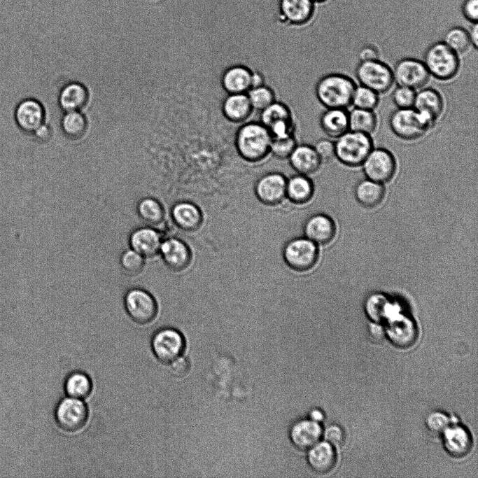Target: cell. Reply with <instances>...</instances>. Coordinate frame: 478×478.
I'll use <instances>...</instances> for the list:
<instances>
[{
    "mask_svg": "<svg viewBox=\"0 0 478 478\" xmlns=\"http://www.w3.org/2000/svg\"><path fill=\"white\" fill-rule=\"evenodd\" d=\"M119 267L125 276L135 277L145 269L146 259L134 250L128 247L120 253L118 259Z\"/></svg>",
    "mask_w": 478,
    "mask_h": 478,
    "instance_id": "cell-35",
    "label": "cell"
},
{
    "mask_svg": "<svg viewBox=\"0 0 478 478\" xmlns=\"http://www.w3.org/2000/svg\"><path fill=\"white\" fill-rule=\"evenodd\" d=\"M449 419L447 415L440 412L430 414L426 419V426L433 433H443L449 426Z\"/></svg>",
    "mask_w": 478,
    "mask_h": 478,
    "instance_id": "cell-44",
    "label": "cell"
},
{
    "mask_svg": "<svg viewBox=\"0 0 478 478\" xmlns=\"http://www.w3.org/2000/svg\"><path fill=\"white\" fill-rule=\"evenodd\" d=\"M282 15L291 24H303L311 17L314 12L312 0H281Z\"/></svg>",
    "mask_w": 478,
    "mask_h": 478,
    "instance_id": "cell-30",
    "label": "cell"
},
{
    "mask_svg": "<svg viewBox=\"0 0 478 478\" xmlns=\"http://www.w3.org/2000/svg\"><path fill=\"white\" fill-rule=\"evenodd\" d=\"M220 108L223 118L235 125L250 120L254 112L246 93L225 94L220 101Z\"/></svg>",
    "mask_w": 478,
    "mask_h": 478,
    "instance_id": "cell-20",
    "label": "cell"
},
{
    "mask_svg": "<svg viewBox=\"0 0 478 478\" xmlns=\"http://www.w3.org/2000/svg\"><path fill=\"white\" fill-rule=\"evenodd\" d=\"M325 438L331 445L339 446L344 442V432L338 426L332 425L325 430Z\"/></svg>",
    "mask_w": 478,
    "mask_h": 478,
    "instance_id": "cell-47",
    "label": "cell"
},
{
    "mask_svg": "<svg viewBox=\"0 0 478 478\" xmlns=\"http://www.w3.org/2000/svg\"><path fill=\"white\" fill-rule=\"evenodd\" d=\"M361 166L367 178L384 183L393 178L397 163L394 155L388 150L373 148Z\"/></svg>",
    "mask_w": 478,
    "mask_h": 478,
    "instance_id": "cell-10",
    "label": "cell"
},
{
    "mask_svg": "<svg viewBox=\"0 0 478 478\" xmlns=\"http://www.w3.org/2000/svg\"><path fill=\"white\" fill-rule=\"evenodd\" d=\"M182 334L171 327L158 329L151 339V349L155 358L162 363L169 364L180 356L185 349Z\"/></svg>",
    "mask_w": 478,
    "mask_h": 478,
    "instance_id": "cell-8",
    "label": "cell"
},
{
    "mask_svg": "<svg viewBox=\"0 0 478 478\" xmlns=\"http://www.w3.org/2000/svg\"><path fill=\"white\" fill-rule=\"evenodd\" d=\"M311 420L315 421H320L321 420L323 419V415L321 412L319 410H314L311 413Z\"/></svg>",
    "mask_w": 478,
    "mask_h": 478,
    "instance_id": "cell-54",
    "label": "cell"
},
{
    "mask_svg": "<svg viewBox=\"0 0 478 478\" xmlns=\"http://www.w3.org/2000/svg\"><path fill=\"white\" fill-rule=\"evenodd\" d=\"M64 388L67 396L83 400L91 393L92 382L85 372L74 371L66 377Z\"/></svg>",
    "mask_w": 478,
    "mask_h": 478,
    "instance_id": "cell-33",
    "label": "cell"
},
{
    "mask_svg": "<svg viewBox=\"0 0 478 478\" xmlns=\"http://www.w3.org/2000/svg\"><path fill=\"white\" fill-rule=\"evenodd\" d=\"M297 143V135L283 139H272L271 157L279 161L288 160Z\"/></svg>",
    "mask_w": 478,
    "mask_h": 478,
    "instance_id": "cell-42",
    "label": "cell"
},
{
    "mask_svg": "<svg viewBox=\"0 0 478 478\" xmlns=\"http://www.w3.org/2000/svg\"><path fill=\"white\" fill-rule=\"evenodd\" d=\"M169 364L171 373L176 377L185 376L190 368L188 359L181 356L172 360Z\"/></svg>",
    "mask_w": 478,
    "mask_h": 478,
    "instance_id": "cell-46",
    "label": "cell"
},
{
    "mask_svg": "<svg viewBox=\"0 0 478 478\" xmlns=\"http://www.w3.org/2000/svg\"><path fill=\"white\" fill-rule=\"evenodd\" d=\"M134 213L143 225L157 228L165 237L167 210L160 199L153 195L141 197L134 205Z\"/></svg>",
    "mask_w": 478,
    "mask_h": 478,
    "instance_id": "cell-18",
    "label": "cell"
},
{
    "mask_svg": "<svg viewBox=\"0 0 478 478\" xmlns=\"http://www.w3.org/2000/svg\"><path fill=\"white\" fill-rule=\"evenodd\" d=\"M319 125L329 138L337 139L349 130V112L346 108H326L320 115Z\"/></svg>",
    "mask_w": 478,
    "mask_h": 478,
    "instance_id": "cell-24",
    "label": "cell"
},
{
    "mask_svg": "<svg viewBox=\"0 0 478 478\" xmlns=\"http://www.w3.org/2000/svg\"><path fill=\"white\" fill-rule=\"evenodd\" d=\"M318 251L314 242L306 238H297L289 241L283 250L287 265L297 271H306L316 263Z\"/></svg>",
    "mask_w": 478,
    "mask_h": 478,
    "instance_id": "cell-12",
    "label": "cell"
},
{
    "mask_svg": "<svg viewBox=\"0 0 478 478\" xmlns=\"http://www.w3.org/2000/svg\"><path fill=\"white\" fill-rule=\"evenodd\" d=\"M423 62L429 74L440 80L452 79L460 68L458 54L444 41L429 46L425 52Z\"/></svg>",
    "mask_w": 478,
    "mask_h": 478,
    "instance_id": "cell-5",
    "label": "cell"
},
{
    "mask_svg": "<svg viewBox=\"0 0 478 478\" xmlns=\"http://www.w3.org/2000/svg\"><path fill=\"white\" fill-rule=\"evenodd\" d=\"M358 57L360 61L377 59L379 57V52L375 47L368 45L363 47L358 52Z\"/></svg>",
    "mask_w": 478,
    "mask_h": 478,
    "instance_id": "cell-50",
    "label": "cell"
},
{
    "mask_svg": "<svg viewBox=\"0 0 478 478\" xmlns=\"http://www.w3.org/2000/svg\"><path fill=\"white\" fill-rule=\"evenodd\" d=\"M266 84V79L264 73L259 70L252 71L251 87H256Z\"/></svg>",
    "mask_w": 478,
    "mask_h": 478,
    "instance_id": "cell-51",
    "label": "cell"
},
{
    "mask_svg": "<svg viewBox=\"0 0 478 478\" xmlns=\"http://www.w3.org/2000/svg\"><path fill=\"white\" fill-rule=\"evenodd\" d=\"M36 141L39 143H45L48 141L52 136V129L45 122L38 127L33 133Z\"/></svg>",
    "mask_w": 478,
    "mask_h": 478,
    "instance_id": "cell-49",
    "label": "cell"
},
{
    "mask_svg": "<svg viewBox=\"0 0 478 478\" xmlns=\"http://www.w3.org/2000/svg\"><path fill=\"white\" fill-rule=\"evenodd\" d=\"M314 184L309 176L296 174L287 178L286 196L298 204L307 202L312 197Z\"/></svg>",
    "mask_w": 478,
    "mask_h": 478,
    "instance_id": "cell-31",
    "label": "cell"
},
{
    "mask_svg": "<svg viewBox=\"0 0 478 478\" xmlns=\"http://www.w3.org/2000/svg\"><path fill=\"white\" fill-rule=\"evenodd\" d=\"M313 1H317V2H321V1H324L325 0H312Z\"/></svg>",
    "mask_w": 478,
    "mask_h": 478,
    "instance_id": "cell-55",
    "label": "cell"
},
{
    "mask_svg": "<svg viewBox=\"0 0 478 478\" xmlns=\"http://www.w3.org/2000/svg\"><path fill=\"white\" fill-rule=\"evenodd\" d=\"M89 99L87 89L78 82H71L61 90L58 103L65 112L76 111L83 108Z\"/></svg>",
    "mask_w": 478,
    "mask_h": 478,
    "instance_id": "cell-27",
    "label": "cell"
},
{
    "mask_svg": "<svg viewBox=\"0 0 478 478\" xmlns=\"http://www.w3.org/2000/svg\"><path fill=\"white\" fill-rule=\"evenodd\" d=\"M252 71V69L243 64H234L225 68L218 79L223 92L247 93L251 87Z\"/></svg>",
    "mask_w": 478,
    "mask_h": 478,
    "instance_id": "cell-19",
    "label": "cell"
},
{
    "mask_svg": "<svg viewBox=\"0 0 478 478\" xmlns=\"http://www.w3.org/2000/svg\"><path fill=\"white\" fill-rule=\"evenodd\" d=\"M444 434V446L452 456H465L472 448V438L469 433L460 426L448 427Z\"/></svg>",
    "mask_w": 478,
    "mask_h": 478,
    "instance_id": "cell-28",
    "label": "cell"
},
{
    "mask_svg": "<svg viewBox=\"0 0 478 478\" xmlns=\"http://www.w3.org/2000/svg\"><path fill=\"white\" fill-rule=\"evenodd\" d=\"M356 83L349 76L337 73H328L318 79L315 95L326 108H346L351 105Z\"/></svg>",
    "mask_w": 478,
    "mask_h": 478,
    "instance_id": "cell-2",
    "label": "cell"
},
{
    "mask_svg": "<svg viewBox=\"0 0 478 478\" xmlns=\"http://www.w3.org/2000/svg\"><path fill=\"white\" fill-rule=\"evenodd\" d=\"M385 333L393 345L405 349L411 346L417 338L414 321L397 308L386 319Z\"/></svg>",
    "mask_w": 478,
    "mask_h": 478,
    "instance_id": "cell-11",
    "label": "cell"
},
{
    "mask_svg": "<svg viewBox=\"0 0 478 478\" xmlns=\"http://www.w3.org/2000/svg\"><path fill=\"white\" fill-rule=\"evenodd\" d=\"M444 42L457 54L465 52L471 45L468 32L459 27L449 29L445 34Z\"/></svg>",
    "mask_w": 478,
    "mask_h": 478,
    "instance_id": "cell-40",
    "label": "cell"
},
{
    "mask_svg": "<svg viewBox=\"0 0 478 478\" xmlns=\"http://www.w3.org/2000/svg\"><path fill=\"white\" fill-rule=\"evenodd\" d=\"M272 138L259 120H248L238 125L234 134V147L239 157L248 164L262 166L271 157Z\"/></svg>",
    "mask_w": 478,
    "mask_h": 478,
    "instance_id": "cell-1",
    "label": "cell"
},
{
    "mask_svg": "<svg viewBox=\"0 0 478 478\" xmlns=\"http://www.w3.org/2000/svg\"><path fill=\"white\" fill-rule=\"evenodd\" d=\"M323 163L335 157V142L329 139H321L313 145Z\"/></svg>",
    "mask_w": 478,
    "mask_h": 478,
    "instance_id": "cell-45",
    "label": "cell"
},
{
    "mask_svg": "<svg viewBox=\"0 0 478 478\" xmlns=\"http://www.w3.org/2000/svg\"><path fill=\"white\" fill-rule=\"evenodd\" d=\"M413 107L434 124L443 112L444 100L437 90L426 87L416 93Z\"/></svg>",
    "mask_w": 478,
    "mask_h": 478,
    "instance_id": "cell-22",
    "label": "cell"
},
{
    "mask_svg": "<svg viewBox=\"0 0 478 478\" xmlns=\"http://www.w3.org/2000/svg\"><path fill=\"white\" fill-rule=\"evenodd\" d=\"M335 157L349 167L361 166L374 148L370 134L348 130L336 139Z\"/></svg>",
    "mask_w": 478,
    "mask_h": 478,
    "instance_id": "cell-3",
    "label": "cell"
},
{
    "mask_svg": "<svg viewBox=\"0 0 478 478\" xmlns=\"http://www.w3.org/2000/svg\"><path fill=\"white\" fill-rule=\"evenodd\" d=\"M246 94L254 111L260 112L276 100L275 91L266 84L251 88Z\"/></svg>",
    "mask_w": 478,
    "mask_h": 478,
    "instance_id": "cell-39",
    "label": "cell"
},
{
    "mask_svg": "<svg viewBox=\"0 0 478 478\" xmlns=\"http://www.w3.org/2000/svg\"><path fill=\"white\" fill-rule=\"evenodd\" d=\"M392 70L394 81L398 85L414 90L423 87L430 76L423 61L411 57L398 60Z\"/></svg>",
    "mask_w": 478,
    "mask_h": 478,
    "instance_id": "cell-14",
    "label": "cell"
},
{
    "mask_svg": "<svg viewBox=\"0 0 478 478\" xmlns=\"http://www.w3.org/2000/svg\"><path fill=\"white\" fill-rule=\"evenodd\" d=\"M164 238L163 233L157 228L142 225L136 227L129 232L127 243L129 248L147 260L159 256Z\"/></svg>",
    "mask_w": 478,
    "mask_h": 478,
    "instance_id": "cell-13",
    "label": "cell"
},
{
    "mask_svg": "<svg viewBox=\"0 0 478 478\" xmlns=\"http://www.w3.org/2000/svg\"><path fill=\"white\" fill-rule=\"evenodd\" d=\"M295 118L290 107L286 103L276 100L260 112V120L266 127L280 121Z\"/></svg>",
    "mask_w": 478,
    "mask_h": 478,
    "instance_id": "cell-38",
    "label": "cell"
},
{
    "mask_svg": "<svg viewBox=\"0 0 478 478\" xmlns=\"http://www.w3.org/2000/svg\"><path fill=\"white\" fill-rule=\"evenodd\" d=\"M379 94L374 90L363 86H356L354 90L352 103L355 108L374 110L379 104Z\"/></svg>",
    "mask_w": 478,
    "mask_h": 478,
    "instance_id": "cell-41",
    "label": "cell"
},
{
    "mask_svg": "<svg viewBox=\"0 0 478 478\" xmlns=\"http://www.w3.org/2000/svg\"><path fill=\"white\" fill-rule=\"evenodd\" d=\"M396 307L381 294L370 295L365 303L367 316L375 322L386 320Z\"/></svg>",
    "mask_w": 478,
    "mask_h": 478,
    "instance_id": "cell-36",
    "label": "cell"
},
{
    "mask_svg": "<svg viewBox=\"0 0 478 478\" xmlns=\"http://www.w3.org/2000/svg\"><path fill=\"white\" fill-rule=\"evenodd\" d=\"M416 93L414 89L398 85L392 92V101L398 108H412L414 106Z\"/></svg>",
    "mask_w": 478,
    "mask_h": 478,
    "instance_id": "cell-43",
    "label": "cell"
},
{
    "mask_svg": "<svg viewBox=\"0 0 478 478\" xmlns=\"http://www.w3.org/2000/svg\"><path fill=\"white\" fill-rule=\"evenodd\" d=\"M468 32L470 43L475 48L478 45V24L477 22H473L470 29Z\"/></svg>",
    "mask_w": 478,
    "mask_h": 478,
    "instance_id": "cell-53",
    "label": "cell"
},
{
    "mask_svg": "<svg viewBox=\"0 0 478 478\" xmlns=\"http://www.w3.org/2000/svg\"><path fill=\"white\" fill-rule=\"evenodd\" d=\"M64 134L71 139L83 136L87 129V122L79 111L66 112L62 119Z\"/></svg>",
    "mask_w": 478,
    "mask_h": 478,
    "instance_id": "cell-37",
    "label": "cell"
},
{
    "mask_svg": "<svg viewBox=\"0 0 478 478\" xmlns=\"http://www.w3.org/2000/svg\"><path fill=\"white\" fill-rule=\"evenodd\" d=\"M355 196L358 202L365 207L379 205L384 197V188L381 183L366 178L358 183Z\"/></svg>",
    "mask_w": 478,
    "mask_h": 478,
    "instance_id": "cell-32",
    "label": "cell"
},
{
    "mask_svg": "<svg viewBox=\"0 0 478 478\" xmlns=\"http://www.w3.org/2000/svg\"><path fill=\"white\" fill-rule=\"evenodd\" d=\"M169 215L174 225L185 231L196 230L202 220L199 208L188 201H180L173 204Z\"/></svg>",
    "mask_w": 478,
    "mask_h": 478,
    "instance_id": "cell-23",
    "label": "cell"
},
{
    "mask_svg": "<svg viewBox=\"0 0 478 478\" xmlns=\"http://www.w3.org/2000/svg\"><path fill=\"white\" fill-rule=\"evenodd\" d=\"M356 77L361 85L378 94L386 92L395 82L393 70L379 59L360 61L356 69Z\"/></svg>",
    "mask_w": 478,
    "mask_h": 478,
    "instance_id": "cell-7",
    "label": "cell"
},
{
    "mask_svg": "<svg viewBox=\"0 0 478 478\" xmlns=\"http://www.w3.org/2000/svg\"><path fill=\"white\" fill-rule=\"evenodd\" d=\"M45 108L34 98L23 99L17 104L14 111V120L17 127L26 134H32L45 122Z\"/></svg>",
    "mask_w": 478,
    "mask_h": 478,
    "instance_id": "cell-17",
    "label": "cell"
},
{
    "mask_svg": "<svg viewBox=\"0 0 478 478\" xmlns=\"http://www.w3.org/2000/svg\"><path fill=\"white\" fill-rule=\"evenodd\" d=\"M322 435L320 424L313 420H303L296 423L290 430V438L298 449L306 450L318 442Z\"/></svg>",
    "mask_w": 478,
    "mask_h": 478,
    "instance_id": "cell-26",
    "label": "cell"
},
{
    "mask_svg": "<svg viewBox=\"0 0 478 478\" xmlns=\"http://www.w3.org/2000/svg\"><path fill=\"white\" fill-rule=\"evenodd\" d=\"M385 330L379 325L373 324L370 328V336L375 342H380L384 339Z\"/></svg>",
    "mask_w": 478,
    "mask_h": 478,
    "instance_id": "cell-52",
    "label": "cell"
},
{
    "mask_svg": "<svg viewBox=\"0 0 478 478\" xmlns=\"http://www.w3.org/2000/svg\"><path fill=\"white\" fill-rule=\"evenodd\" d=\"M378 119L373 110L354 108L349 112V130L372 134L377 129Z\"/></svg>",
    "mask_w": 478,
    "mask_h": 478,
    "instance_id": "cell-34",
    "label": "cell"
},
{
    "mask_svg": "<svg viewBox=\"0 0 478 478\" xmlns=\"http://www.w3.org/2000/svg\"><path fill=\"white\" fill-rule=\"evenodd\" d=\"M288 161L296 173L309 176L316 173L323 164L314 146L309 143H298Z\"/></svg>",
    "mask_w": 478,
    "mask_h": 478,
    "instance_id": "cell-21",
    "label": "cell"
},
{
    "mask_svg": "<svg viewBox=\"0 0 478 478\" xmlns=\"http://www.w3.org/2000/svg\"><path fill=\"white\" fill-rule=\"evenodd\" d=\"M286 176L278 171H269L255 181L254 190L258 198L263 203L275 204L286 196Z\"/></svg>",
    "mask_w": 478,
    "mask_h": 478,
    "instance_id": "cell-16",
    "label": "cell"
},
{
    "mask_svg": "<svg viewBox=\"0 0 478 478\" xmlns=\"http://www.w3.org/2000/svg\"><path fill=\"white\" fill-rule=\"evenodd\" d=\"M88 408L80 399L67 396L57 404L55 417L58 426L66 432L73 433L80 430L88 419Z\"/></svg>",
    "mask_w": 478,
    "mask_h": 478,
    "instance_id": "cell-9",
    "label": "cell"
},
{
    "mask_svg": "<svg viewBox=\"0 0 478 478\" xmlns=\"http://www.w3.org/2000/svg\"><path fill=\"white\" fill-rule=\"evenodd\" d=\"M306 237L315 244L329 243L335 234L332 220L324 214H316L309 218L304 225Z\"/></svg>",
    "mask_w": 478,
    "mask_h": 478,
    "instance_id": "cell-25",
    "label": "cell"
},
{
    "mask_svg": "<svg viewBox=\"0 0 478 478\" xmlns=\"http://www.w3.org/2000/svg\"><path fill=\"white\" fill-rule=\"evenodd\" d=\"M433 125L414 107L397 108L388 118V125L392 132L406 141H414L422 137Z\"/></svg>",
    "mask_w": 478,
    "mask_h": 478,
    "instance_id": "cell-4",
    "label": "cell"
},
{
    "mask_svg": "<svg viewBox=\"0 0 478 478\" xmlns=\"http://www.w3.org/2000/svg\"><path fill=\"white\" fill-rule=\"evenodd\" d=\"M159 256L164 265L171 271L178 272L190 265L192 254L190 248L178 237L167 236L161 244Z\"/></svg>",
    "mask_w": 478,
    "mask_h": 478,
    "instance_id": "cell-15",
    "label": "cell"
},
{
    "mask_svg": "<svg viewBox=\"0 0 478 478\" xmlns=\"http://www.w3.org/2000/svg\"><path fill=\"white\" fill-rule=\"evenodd\" d=\"M465 17L472 22H477L478 0H465L462 7Z\"/></svg>",
    "mask_w": 478,
    "mask_h": 478,
    "instance_id": "cell-48",
    "label": "cell"
},
{
    "mask_svg": "<svg viewBox=\"0 0 478 478\" xmlns=\"http://www.w3.org/2000/svg\"><path fill=\"white\" fill-rule=\"evenodd\" d=\"M337 456L332 446L325 442H317L308 454L310 467L317 473L325 474L331 471L335 463Z\"/></svg>",
    "mask_w": 478,
    "mask_h": 478,
    "instance_id": "cell-29",
    "label": "cell"
},
{
    "mask_svg": "<svg viewBox=\"0 0 478 478\" xmlns=\"http://www.w3.org/2000/svg\"><path fill=\"white\" fill-rule=\"evenodd\" d=\"M123 306L129 318L140 325H146L157 316L159 304L156 297L147 289L134 286L123 296Z\"/></svg>",
    "mask_w": 478,
    "mask_h": 478,
    "instance_id": "cell-6",
    "label": "cell"
}]
</instances>
